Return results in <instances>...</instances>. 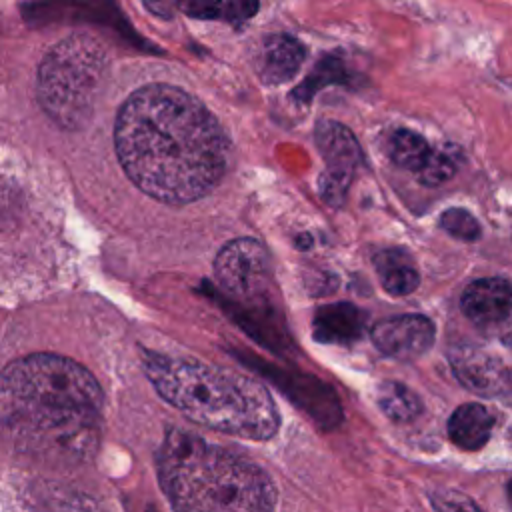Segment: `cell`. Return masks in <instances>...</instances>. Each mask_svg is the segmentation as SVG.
I'll return each instance as SVG.
<instances>
[{
    "label": "cell",
    "mask_w": 512,
    "mask_h": 512,
    "mask_svg": "<svg viewBox=\"0 0 512 512\" xmlns=\"http://www.w3.org/2000/svg\"><path fill=\"white\" fill-rule=\"evenodd\" d=\"M348 80L350 74L346 72L344 62L336 56H324L292 94L298 102H308L320 88L328 84H346Z\"/></svg>",
    "instance_id": "cell-18"
},
{
    "label": "cell",
    "mask_w": 512,
    "mask_h": 512,
    "mask_svg": "<svg viewBox=\"0 0 512 512\" xmlns=\"http://www.w3.org/2000/svg\"><path fill=\"white\" fill-rule=\"evenodd\" d=\"M450 366L460 384L480 396H498L510 382L502 362L474 346L454 348L450 352Z\"/></svg>",
    "instance_id": "cell-10"
},
{
    "label": "cell",
    "mask_w": 512,
    "mask_h": 512,
    "mask_svg": "<svg viewBox=\"0 0 512 512\" xmlns=\"http://www.w3.org/2000/svg\"><path fill=\"white\" fill-rule=\"evenodd\" d=\"M318 152L326 162L320 176V194L326 204L338 208L346 200L352 176L362 160V150L356 136L336 120H320L314 130Z\"/></svg>",
    "instance_id": "cell-6"
},
{
    "label": "cell",
    "mask_w": 512,
    "mask_h": 512,
    "mask_svg": "<svg viewBox=\"0 0 512 512\" xmlns=\"http://www.w3.org/2000/svg\"><path fill=\"white\" fill-rule=\"evenodd\" d=\"M458 170V160L452 154L450 146L438 148V150H430L428 158L424 160V164L420 166L418 180L424 186H440L446 180H450Z\"/></svg>",
    "instance_id": "cell-19"
},
{
    "label": "cell",
    "mask_w": 512,
    "mask_h": 512,
    "mask_svg": "<svg viewBox=\"0 0 512 512\" xmlns=\"http://www.w3.org/2000/svg\"><path fill=\"white\" fill-rule=\"evenodd\" d=\"M436 512H482L466 494L454 488H440L430 494Z\"/></svg>",
    "instance_id": "cell-21"
},
{
    "label": "cell",
    "mask_w": 512,
    "mask_h": 512,
    "mask_svg": "<svg viewBox=\"0 0 512 512\" xmlns=\"http://www.w3.org/2000/svg\"><path fill=\"white\" fill-rule=\"evenodd\" d=\"M492 428L494 414L478 402L458 406L448 418V436L462 450H480L486 446Z\"/></svg>",
    "instance_id": "cell-14"
},
{
    "label": "cell",
    "mask_w": 512,
    "mask_h": 512,
    "mask_svg": "<svg viewBox=\"0 0 512 512\" xmlns=\"http://www.w3.org/2000/svg\"><path fill=\"white\" fill-rule=\"evenodd\" d=\"M368 326L364 310L350 302H336L318 308L312 330L314 338L324 344H352Z\"/></svg>",
    "instance_id": "cell-13"
},
{
    "label": "cell",
    "mask_w": 512,
    "mask_h": 512,
    "mask_svg": "<svg viewBox=\"0 0 512 512\" xmlns=\"http://www.w3.org/2000/svg\"><path fill=\"white\" fill-rule=\"evenodd\" d=\"M214 272L220 288L228 296L248 302L266 286L268 254L258 240L238 238L218 252Z\"/></svg>",
    "instance_id": "cell-7"
},
{
    "label": "cell",
    "mask_w": 512,
    "mask_h": 512,
    "mask_svg": "<svg viewBox=\"0 0 512 512\" xmlns=\"http://www.w3.org/2000/svg\"><path fill=\"white\" fill-rule=\"evenodd\" d=\"M430 146L428 142L408 130V128H398L392 136H390V142H388V154L392 158V162L404 170H412V172H418L420 166L424 164V160L428 158L430 154Z\"/></svg>",
    "instance_id": "cell-17"
},
{
    "label": "cell",
    "mask_w": 512,
    "mask_h": 512,
    "mask_svg": "<svg viewBox=\"0 0 512 512\" xmlns=\"http://www.w3.org/2000/svg\"><path fill=\"white\" fill-rule=\"evenodd\" d=\"M434 324L422 314H400L376 322L370 330L374 346L396 360L424 356L434 344Z\"/></svg>",
    "instance_id": "cell-8"
},
{
    "label": "cell",
    "mask_w": 512,
    "mask_h": 512,
    "mask_svg": "<svg viewBox=\"0 0 512 512\" xmlns=\"http://www.w3.org/2000/svg\"><path fill=\"white\" fill-rule=\"evenodd\" d=\"M104 46L86 34L68 36L48 50L38 68V100L62 128L78 130L94 114L108 76Z\"/></svg>",
    "instance_id": "cell-5"
},
{
    "label": "cell",
    "mask_w": 512,
    "mask_h": 512,
    "mask_svg": "<svg viewBox=\"0 0 512 512\" xmlns=\"http://www.w3.org/2000/svg\"><path fill=\"white\" fill-rule=\"evenodd\" d=\"M376 402L390 420L400 424L416 420L424 408L420 396L412 388L396 380H384L378 384Z\"/></svg>",
    "instance_id": "cell-16"
},
{
    "label": "cell",
    "mask_w": 512,
    "mask_h": 512,
    "mask_svg": "<svg viewBox=\"0 0 512 512\" xmlns=\"http://www.w3.org/2000/svg\"><path fill=\"white\" fill-rule=\"evenodd\" d=\"M144 370L156 392L196 424L250 440L278 432L270 392L248 376L156 352L144 356Z\"/></svg>",
    "instance_id": "cell-4"
},
{
    "label": "cell",
    "mask_w": 512,
    "mask_h": 512,
    "mask_svg": "<svg viewBox=\"0 0 512 512\" xmlns=\"http://www.w3.org/2000/svg\"><path fill=\"white\" fill-rule=\"evenodd\" d=\"M460 308L478 326L502 324L512 316V284L494 276L474 280L464 288Z\"/></svg>",
    "instance_id": "cell-11"
},
{
    "label": "cell",
    "mask_w": 512,
    "mask_h": 512,
    "mask_svg": "<svg viewBox=\"0 0 512 512\" xmlns=\"http://www.w3.org/2000/svg\"><path fill=\"white\" fill-rule=\"evenodd\" d=\"M506 494H508V502H510V506H512V480L508 482V488H506Z\"/></svg>",
    "instance_id": "cell-25"
},
{
    "label": "cell",
    "mask_w": 512,
    "mask_h": 512,
    "mask_svg": "<svg viewBox=\"0 0 512 512\" xmlns=\"http://www.w3.org/2000/svg\"><path fill=\"white\" fill-rule=\"evenodd\" d=\"M256 12H258V0H228L226 2V16L234 24L250 20Z\"/></svg>",
    "instance_id": "cell-23"
},
{
    "label": "cell",
    "mask_w": 512,
    "mask_h": 512,
    "mask_svg": "<svg viewBox=\"0 0 512 512\" xmlns=\"http://www.w3.org/2000/svg\"><path fill=\"white\" fill-rule=\"evenodd\" d=\"M144 4L148 6L150 12L162 16V18H170L172 16V10L168 6V0H144Z\"/></svg>",
    "instance_id": "cell-24"
},
{
    "label": "cell",
    "mask_w": 512,
    "mask_h": 512,
    "mask_svg": "<svg viewBox=\"0 0 512 512\" xmlns=\"http://www.w3.org/2000/svg\"><path fill=\"white\" fill-rule=\"evenodd\" d=\"M374 268L382 288L392 296H406L418 288L420 274L410 254L402 248L380 250L374 256Z\"/></svg>",
    "instance_id": "cell-15"
},
{
    "label": "cell",
    "mask_w": 512,
    "mask_h": 512,
    "mask_svg": "<svg viewBox=\"0 0 512 512\" xmlns=\"http://www.w3.org/2000/svg\"><path fill=\"white\" fill-rule=\"evenodd\" d=\"M304 56L306 50L296 38L288 34L268 36L256 58L258 76L266 84H282L296 76Z\"/></svg>",
    "instance_id": "cell-12"
},
{
    "label": "cell",
    "mask_w": 512,
    "mask_h": 512,
    "mask_svg": "<svg viewBox=\"0 0 512 512\" xmlns=\"http://www.w3.org/2000/svg\"><path fill=\"white\" fill-rule=\"evenodd\" d=\"M156 464L174 512H274V484L256 462L192 432H166Z\"/></svg>",
    "instance_id": "cell-3"
},
{
    "label": "cell",
    "mask_w": 512,
    "mask_h": 512,
    "mask_svg": "<svg viewBox=\"0 0 512 512\" xmlns=\"http://www.w3.org/2000/svg\"><path fill=\"white\" fill-rule=\"evenodd\" d=\"M440 228L458 240L472 242L480 236L478 220L464 208H448L440 214Z\"/></svg>",
    "instance_id": "cell-20"
},
{
    "label": "cell",
    "mask_w": 512,
    "mask_h": 512,
    "mask_svg": "<svg viewBox=\"0 0 512 512\" xmlns=\"http://www.w3.org/2000/svg\"><path fill=\"white\" fill-rule=\"evenodd\" d=\"M176 6L184 14L200 20H214L224 10L222 0H176Z\"/></svg>",
    "instance_id": "cell-22"
},
{
    "label": "cell",
    "mask_w": 512,
    "mask_h": 512,
    "mask_svg": "<svg viewBox=\"0 0 512 512\" xmlns=\"http://www.w3.org/2000/svg\"><path fill=\"white\" fill-rule=\"evenodd\" d=\"M114 144L128 178L166 204L212 192L230 160L218 120L196 96L170 84L142 86L122 104Z\"/></svg>",
    "instance_id": "cell-1"
},
{
    "label": "cell",
    "mask_w": 512,
    "mask_h": 512,
    "mask_svg": "<svg viewBox=\"0 0 512 512\" xmlns=\"http://www.w3.org/2000/svg\"><path fill=\"white\" fill-rule=\"evenodd\" d=\"M102 388L78 362L32 354L0 372V424L14 446L48 462H78L98 440Z\"/></svg>",
    "instance_id": "cell-2"
},
{
    "label": "cell",
    "mask_w": 512,
    "mask_h": 512,
    "mask_svg": "<svg viewBox=\"0 0 512 512\" xmlns=\"http://www.w3.org/2000/svg\"><path fill=\"white\" fill-rule=\"evenodd\" d=\"M266 370L270 380L284 390V394L298 404L302 410H306L318 424L322 426H336L342 418L340 402L330 386H326L322 380L310 376V374H294L286 370H278L274 366H260Z\"/></svg>",
    "instance_id": "cell-9"
}]
</instances>
